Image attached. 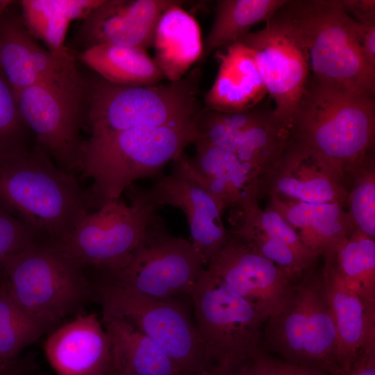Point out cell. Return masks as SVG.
<instances>
[{
	"label": "cell",
	"instance_id": "cell-1",
	"mask_svg": "<svg viewBox=\"0 0 375 375\" xmlns=\"http://www.w3.org/2000/svg\"><path fill=\"white\" fill-rule=\"evenodd\" d=\"M290 138L335 167L349 186L374 155V95L323 83L312 76L288 124Z\"/></svg>",
	"mask_w": 375,
	"mask_h": 375
},
{
	"label": "cell",
	"instance_id": "cell-2",
	"mask_svg": "<svg viewBox=\"0 0 375 375\" xmlns=\"http://www.w3.org/2000/svg\"><path fill=\"white\" fill-rule=\"evenodd\" d=\"M0 207L52 244L69 234L90 208L74 174L37 147L0 154Z\"/></svg>",
	"mask_w": 375,
	"mask_h": 375
},
{
	"label": "cell",
	"instance_id": "cell-3",
	"mask_svg": "<svg viewBox=\"0 0 375 375\" xmlns=\"http://www.w3.org/2000/svg\"><path fill=\"white\" fill-rule=\"evenodd\" d=\"M200 139L194 118L178 125L138 127L84 142L78 170L92 181L89 208L120 199L140 178H153Z\"/></svg>",
	"mask_w": 375,
	"mask_h": 375
},
{
	"label": "cell",
	"instance_id": "cell-4",
	"mask_svg": "<svg viewBox=\"0 0 375 375\" xmlns=\"http://www.w3.org/2000/svg\"><path fill=\"white\" fill-rule=\"evenodd\" d=\"M272 19L301 44L316 80L374 95L375 71L362 55L355 19L340 0H287Z\"/></svg>",
	"mask_w": 375,
	"mask_h": 375
},
{
	"label": "cell",
	"instance_id": "cell-5",
	"mask_svg": "<svg viewBox=\"0 0 375 375\" xmlns=\"http://www.w3.org/2000/svg\"><path fill=\"white\" fill-rule=\"evenodd\" d=\"M201 70L196 67L181 79L151 86L111 83L99 75L85 84L88 140L138 127L186 124L201 109Z\"/></svg>",
	"mask_w": 375,
	"mask_h": 375
},
{
	"label": "cell",
	"instance_id": "cell-6",
	"mask_svg": "<svg viewBox=\"0 0 375 375\" xmlns=\"http://www.w3.org/2000/svg\"><path fill=\"white\" fill-rule=\"evenodd\" d=\"M0 277L13 300L44 333L81 308L92 294L85 271L44 241L8 258Z\"/></svg>",
	"mask_w": 375,
	"mask_h": 375
},
{
	"label": "cell",
	"instance_id": "cell-7",
	"mask_svg": "<svg viewBox=\"0 0 375 375\" xmlns=\"http://www.w3.org/2000/svg\"><path fill=\"white\" fill-rule=\"evenodd\" d=\"M121 199L87 214L60 242L53 244L84 271L109 278L126 267L144 242L160 208L147 189H126Z\"/></svg>",
	"mask_w": 375,
	"mask_h": 375
},
{
	"label": "cell",
	"instance_id": "cell-8",
	"mask_svg": "<svg viewBox=\"0 0 375 375\" xmlns=\"http://www.w3.org/2000/svg\"><path fill=\"white\" fill-rule=\"evenodd\" d=\"M262 348L289 364L319 368L332 375L340 371L335 326L322 267L306 273L294 285L283 309L267 318Z\"/></svg>",
	"mask_w": 375,
	"mask_h": 375
},
{
	"label": "cell",
	"instance_id": "cell-9",
	"mask_svg": "<svg viewBox=\"0 0 375 375\" xmlns=\"http://www.w3.org/2000/svg\"><path fill=\"white\" fill-rule=\"evenodd\" d=\"M190 299L208 368L240 367L263 351L262 331L268 317L206 268Z\"/></svg>",
	"mask_w": 375,
	"mask_h": 375
},
{
	"label": "cell",
	"instance_id": "cell-10",
	"mask_svg": "<svg viewBox=\"0 0 375 375\" xmlns=\"http://www.w3.org/2000/svg\"><path fill=\"white\" fill-rule=\"evenodd\" d=\"M97 287L102 315L120 319L151 338L182 375H199L208 368L195 322L179 299L149 298L104 278Z\"/></svg>",
	"mask_w": 375,
	"mask_h": 375
},
{
	"label": "cell",
	"instance_id": "cell-11",
	"mask_svg": "<svg viewBox=\"0 0 375 375\" xmlns=\"http://www.w3.org/2000/svg\"><path fill=\"white\" fill-rule=\"evenodd\" d=\"M205 268L192 243L172 236L158 215L131 262L104 279L155 299L190 298Z\"/></svg>",
	"mask_w": 375,
	"mask_h": 375
},
{
	"label": "cell",
	"instance_id": "cell-12",
	"mask_svg": "<svg viewBox=\"0 0 375 375\" xmlns=\"http://www.w3.org/2000/svg\"><path fill=\"white\" fill-rule=\"evenodd\" d=\"M21 115L43 151L61 169L78 170L84 142L80 128L83 99L43 83L15 93Z\"/></svg>",
	"mask_w": 375,
	"mask_h": 375
},
{
	"label": "cell",
	"instance_id": "cell-13",
	"mask_svg": "<svg viewBox=\"0 0 375 375\" xmlns=\"http://www.w3.org/2000/svg\"><path fill=\"white\" fill-rule=\"evenodd\" d=\"M238 42L251 50L274 110L288 127L310 77L305 50L286 26L272 18Z\"/></svg>",
	"mask_w": 375,
	"mask_h": 375
},
{
	"label": "cell",
	"instance_id": "cell-14",
	"mask_svg": "<svg viewBox=\"0 0 375 375\" xmlns=\"http://www.w3.org/2000/svg\"><path fill=\"white\" fill-rule=\"evenodd\" d=\"M348 191L344 177L335 167L290 138L276 165L262 184L261 198L334 203L347 208Z\"/></svg>",
	"mask_w": 375,
	"mask_h": 375
},
{
	"label": "cell",
	"instance_id": "cell-15",
	"mask_svg": "<svg viewBox=\"0 0 375 375\" xmlns=\"http://www.w3.org/2000/svg\"><path fill=\"white\" fill-rule=\"evenodd\" d=\"M206 268L268 317L283 309L296 284L274 262L230 234Z\"/></svg>",
	"mask_w": 375,
	"mask_h": 375
},
{
	"label": "cell",
	"instance_id": "cell-16",
	"mask_svg": "<svg viewBox=\"0 0 375 375\" xmlns=\"http://www.w3.org/2000/svg\"><path fill=\"white\" fill-rule=\"evenodd\" d=\"M184 153L174 160L172 172L161 177L147 191L160 208H180L190 226L192 243L206 267L229 240L216 202L192 176L183 160Z\"/></svg>",
	"mask_w": 375,
	"mask_h": 375
},
{
	"label": "cell",
	"instance_id": "cell-17",
	"mask_svg": "<svg viewBox=\"0 0 375 375\" xmlns=\"http://www.w3.org/2000/svg\"><path fill=\"white\" fill-rule=\"evenodd\" d=\"M231 235L283 270L295 283L317 266L320 257L308 249L288 222L258 201L232 210Z\"/></svg>",
	"mask_w": 375,
	"mask_h": 375
},
{
	"label": "cell",
	"instance_id": "cell-18",
	"mask_svg": "<svg viewBox=\"0 0 375 375\" xmlns=\"http://www.w3.org/2000/svg\"><path fill=\"white\" fill-rule=\"evenodd\" d=\"M176 0H103L78 30V39L86 49L112 44L146 50L153 45L158 21Z\"/></svg>",
	"mask_w": 375,
	"mask_h": 375
},
{
	"label": "cell",
	"instance_id": "cell-19",
	"mask_svg": "<svg viewBox=\"0 0 375 375\" xmlns=\"http://www.w3.org/2000/svg\"><path fill=\"white\" fill-rule=\"evenodd\" d=\"M44 349L56 375H108L111 370V344L94 313L80 314L56 330Z\"/></svg>",
	"mask_w": 375,
	"mask_h": 375
},
{
	"label": "cell",
	"instance_id": "cell-20",
	"mask_svg": "<svg viewBox=\"0 0 375 375\" xmlns=\"http://www.w3.org/2000/svg\"><path fill=\"white\" fill-rule=\"evenodd\" d=\"M193 158L183 154L192 176L213 198L223 213L240 209L249 201H258L262 178L233 153L199 139Z\"/></svg>",
	"mask_w": 375,
	"mask_h": 375
},
{
	"label": "cell",
	"instance_id": "cell-21",
	"mask_svg": "<svg viewBox=\"0 0 375 375\" xmlns=\"http://www.w3.org/2000/svg\"><path fill=\"white\" fill-rule=\"evenodd\" d=\"M323 258L322 273L335 326L338 361L340 371H345L364 349L375 347V304L365 302L347 285L330 256Z\"/></svg>",
	"mask_w": 375,
	"mask_h": 375
},
{
	"label": "cell",
	"instance_id": "cell-22",
	"mask_svg": "<svg viewBox=\"0 0 375 375\" xmlns=\"http://www.w3.org/2000/svg\"><path fill=\"white\" fill-rule=\"evenodd\" d=\"M215 56L218 72L205 95V108L236 112L260 103L267 92L251 50L236 42L225 47Z\"/></svg>",
	"mask_w": 375,
	"mask_h": 375
},
{
	"label": "cell",
	"instance_id": "cell-23",
	"mask_svg": "<svg viewBox=\"0 0 375 375\" xmlns=\"http://www.w3.org/2000/svg\"><path fill=\"white\" fill-rule=\"evenodd\" d=\"M268 199L267 206L278 212L303 244L320 258L333 255L356 228L347 208L338 203Z\"/></svg>",
	"mask_w": 375,
	"mask_h": 375
},
{
	"label": "cell",
	"instance_id": "cell-24",
	"mask_svg": "<svg viewBox=\"0 0 375 375\" xmlns=\"http://www.w3.org/2000/svg\"><path fill=\"white\" fill-rule=\"evenodd\" d=\"M167 9L157 24L153 47L154 60L169 81L181 79L201 58L203 49L197 20L181 5Z\"/></svg>",
	"mask_w": 375,
	"mask_h": 375
},
{
	"label": "cell",
	"instance_id": "cell-25",
	"mask_svg": "<svg viewBox=\"0 0 375 375\" xmlns=\"http://www.w3.org/2000/svg\"><path fill=\"white\" fill-rule=\"evenodd\" d=\"M111 344L115 375H182L180 369L151 338L127 323L102 315Z\"/></svg>",
	"mask_w": 375,
	"mask_h": 375
},
{
	"label": "cell",
	"instance_id": "cell-26",
	"mask_svg": "<svg viewBox=\"0 0 375 375\" xmlns=\"http://www.w3.org/2000/svg\"><path fill=\"white\" fill-rule=\"evenodd\" d=\"M103 0H22V19L34 38L42 40L49 52L59 60L75 63L65 45L69 23L84 19Z\"/></svg>",
	"mask_w": 375,
	"mask_h": 375
},
{
	"label": "cell",
	"instance_id": "cell-27",
	"mask_svg": "<svg viewBox=\"0 0 375 375\" xmlns=\"http://www.w3.org/2000/svg\"><path fill=\"white\" fill-rule=\"evenodd\" d=\"M80 59L100 77L128 86L158 85L165 78L146 50L112 44L90 47Z\"/></svg>",
	"mask_w": 375,
	"mask_h": 375
},
{
	"label": "cell",
	"instance_id": "cell-28",
	"mask_svg": "<svg viewBox=\"0 0 375 375\" xmlns=\"http://www.w3.org/2000/svg\"><path fill=\"white\" fill-rule=\"evenodd\" d=\"M287 0H218L212 26L203 42L201 60L249 33L260 22L269 21Z\"/></svg>",
	"mask_w": 375,
	"mask_h": 375
},
{
	"label": "cell",
	"instance_id": "cell-29",
	"mask_svg": "<svg viewBox=\"0 0 375 375\" xmlns=\"http://www.w3.org/2000/svg\"><path fill=\"white\" fill-rule=\"evenodd\" d=\"M329 256L347 285L375 304V239L356 228Z\"/></svg>",
	"mask_w": 375,
	"mask_h": 375
},
{
	"label": "cell",
	"instance_id": "cell-30",
	"mask_svg": "<svg viewBox=\"0 0 375 375\" xmlns=\"http://www.w3.org/2000/svg\"><path fill=\"white\" fill-rule=\"evenodd\" d=\"M33 39L22 17L7 10L0 17V70L15 93L39 83L32 64Z\"/></svg>",
	"mask_w": 375,
	"mask_h": 375
},
{
	"label": "cell",
	"instance_id": "cell-31",
	"mask_svg": "<svg viewBox=\"0 0 375 375\" xmlns=\"http://www.w3.org/2000/svg\"><path fill=\"white\" fill-rule=\"evenodd\" d=\"M43 333V331L19 307L1 281L0 358L6 363L17 360L21 351Z\"/></svg>",
	"mask_w": 375,
	"mask_h": 375
},
{
	"label": "cell",
	"instance_id": "cell-32",
	"mask_svg": "<svg viewBox=\"0 0 375 375\" xmlns=\"http://www.w3.org/2000/svg\"><path fill=\"white\" fill-rule=\"evenodd\" d=\"M347 206L356 228L375 239V154L355 172Z\"/></svg>",
	"mask_w": 375,
	"mask_h": 375
},
{
	"label": "cell",
	"instance_id": "cell-33",
	"mask_svg": "<svg viewBox=\"0 0 375 375\" xmlns=\"http://www.w3.org/2000/svg\"><path fill=\"white\" fill-rule=\"evenodd\" d=\"M28 131L15 91L0 70V154L28 149Z\"/></svg>",
	"mask_w": 375,
	"mask_h": 375
},
{
	"label": "cell",
	"instance_id": "cell-34",
	"mask_svg": "<svg viewBox=\"0 0 375 375\" xmlns=\"http://www.w3.org/2000/svg\"><path fill=\"white\" fill-rule=\"evenodd\" d=\"M44 241L31 226L0 207V269L12 256Z\"/></svg>",
	"mask_w": 375,
	"mask_h": 375
},
{
	"label": "cell",
	"instance_id": "cell-35",
	"mask_svg": "<svg viewBox=\"0 0 375 375\" xmlns=\"http://www.w3.org/2000/svg\"><path fill=\"white\" fill-rule=\"evenodd\" d=\"M355 32L368 66L375 71V22L360 23L355 20Z\"/></svg>",
	"mask_w": 375,
	"mask_h": 375
},
{
	"label": "cell",
	"instance_id": "cell-36",
	"mask_svg": "<svg viewBox=\"0 0 375 375\" xmlns=\"http://www.w3.org/2000/svg\"><path fill=\"white\" fill-rule=\"evenodd\" d=\"M345 11L360 23L375 22L374 0H340Z\"/></svg>",
	"mask_w": 375,
	"mask_h": 375
},
{
	"label": "cell",
	"instance_id": "cell-37",
	"mask_svg": "<svg viewBox=\"0 0 375 375\" xmlns=\"http://www.w3.org/2000/svg\"><path fill=\"white\" fill-rule=\"evenodd\" d=\"M334 375H375V347L364 349L348 369Z\"/></svg>",
	"mask_w": 375,
	"mask_h": 375
},
{
	"label": "cell",
	"instance_id": "cell-38",
	"mask_svg": "<svg viewBox=\"0 0 375 375\" xmlns=\"http://www.w3.org/2000/svg\"><path fill=\"white\" fill-rule=\"evenodd\" d=\"M247 375H282L274 358L269 353L260 352L247 364Z\"/></svg>",
	"mask_w": 375,
	"mask_h": 375
},
{
	"label": "cell",
	"instance_id": "cell-39",
	"mask_svg": "<svg viewBox=\"0 0 375 375\" xmlns=\"http://www.w3.org/2000/svg\"><path fill=\"white\" fill-rule=\"evenodd\" d=\"M273 358L282 375H331L319 368L292 365Z\"/></svg>",
	"mask_w": 375,
	"mask_h": 375
},
{
	"label": "cell",
	"instance_id": "cell-40",
	"mask_svg": "<svg viewBox=\"0 0 375 375\" xmlns=\"http://www.w3.org/2000/svg\"><path fill=\"white\" fill-rule=\"evenodd\" d=\"M32 373L33 369L30 362L19 359L6 370L0 371V375H32Z\"/></svg>",
	"mask_w": 375,
	"mask_h": 375
},
{
	"label": "cell",
	"instance_id": "cell-41",
	"mask_svg": "<svg viewBox=\"0 0 375 375\" xmlns=\"http://www.w3.org/2000/svg\"><path fill=\"white\" fill-rule=\"evenodd\" d=\"M247 364L230 369L210 367L199 375H247Z\"/></svg>",
	"mask_w": 375,
	"mask_h": 375
},
{
	"label": "cell",
	"instance_id": "cell-42",
	"mask_svg": "<svg viewBox=\"0 0 375 375\" xmlns=\"http://www.w3.org/2000/svg\"><path fill=\"white\" fill-rule=\"evenodd\" d=\"M12 1H0V17L6 11Z\"/></svg>",
	"mask_w": 375,
	"mask_h": 375
},
{
	"label": "cell",
	"instance_id": "cell-43",
	"mask_svg": "<svg viewBox=\"0 0 375 375\" xmlns=\"http://www.w3.org/2000/svg\"><path fill=\"white\" fill-rule=\"evenodd\" d=\"M15 361L11 363H6L0 358V371L6 370L8 367H10Z\"/></svg>",
	"mask_w": 375,
	"mask_h": 375
},
{
	"label": "cell",
	"instance_id": "cell-44",
	"mask_svg": "<svg viewBox=\"0 0 375 375\" xmlns=\"http://www.w3.org/2000/svg\"><path fill=\"white\" fill-rule=\"evenodd\" d=\"M108 375H115L113 373L110 372Z\"/></svg>",
	"mask_w": 375,
	"mask_h": 375
}]
</instances>
